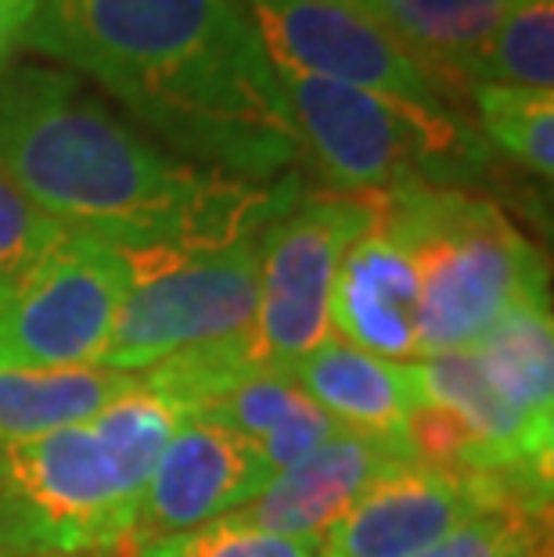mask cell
I'll return each mask as SVG.
<instances>
[{
	"label": "cell",
	"mask_w": 554,
	"mask_h": 557,
	"mask_svg": "<svg viewBox=\"0 0 554 557\" xmlns=\"http://www.w3.org/2000/svg\"><path fill=\"white\" fill-rule=\"evenodd\" d=\"M19 44L94 79L137 129L213 173L278 184L303 156L242 0H37Z\"/></svg>",
	"instance_id": "obj_1"
},
{
	"label": "cell",
	"mask_w": 554,
	"mask_h": 557,
	"mask_svg": "<svg viewBox=\"0 0 554 557\" xmlns=\"http://www.w3.org/2000/svg\"><path fill=\"white\" fill-rule=\"evenodd\" d=\"M0 170L79 238L120 252L234 242L299 198L296 184H245L173 156L54 65L0 73Z\"/></svg>",
	"instance_id": "obj_2"
},
{
	"label": "cell",
	"mask_w": 554,
	"mask_h": 557,
	"mask_svg": "<svg viewBox=\"0 0 554 557\" xmlns=\"http://www.w3.org/2000/svg\"><path fill=\"white\" fill-rule=\"evenodd\" d=\"M371 201L418 270L421 360L476 349L518 299L547 292L544 259L490 198L418 184Z\"/></svg>",
	"instance_id": "obj_3"
},
{
	"label": "cell",
	"mask_w": 554,
	"mask_h": 557,
	"mask_svg": "<svg viewBox=\"0 0 554 557\" xmlns=\"http://www.w3.org/2000/svg\"><path fill=\"white\" fill-rule=\"evenodd\" d=\"M303 151L335 195H393L404 187H461L487 170V140L451 109L278 69Z\"/></svg>",
	"instance_id": "obj_4"
},
{
	"label": "cell",
	"mask_w": 554,
	"mask_h": 557,
	"mask_svg": "<svg viewBox=\"0 0 554 557\" xmlns=\"http://www.w3.org/2000/svg\"><path fill=\"white\" fill-rule=\"evenodd\" d=\"M263 231L234 242L123 252L130 292L98 367L140 374L209 342L245 335L259 299Z\"/></svg>",
	"instance_id": "obj_5"
},
{
	"label": "cell",
	"mask_w": 554,
	"mask_h": 557,
	"mask_svg": "<svg viewBox=\"0 0 554 557\" xmlns=\"http://www.w3.org/2000/svg\"><path fill=\"white\" fill-rule=\"evenodd\" d=\"M134 515L90 424L0 449V557L126 550Z\"/></svg>",
	"instance_id": "obj_6"
},
{
	"label": "cell",
	"mask_w": 554,
	"mask_h": 557,
	"mask_svg": "<svg viewBox=\"0 0 554 557\" xmlns=\"http://www.w3.org/2000/svg\"><path fill=\"white\" fill-rule=\"evenodd\" d=\"M371 220V198L306 195L263 231L253 349L267 371H292L332 338V288L346 248Z\"/></svg>",
	"instance_id": "obj_7"
},
{
	"label": "cell",
	"mask_w": 554,
	"mask_h": 557,
	"mask_svg": "<svg viewBox=\"0 0 554 557\" xmlns=\"http://www.w3.org/2000/svg\"><path fill=\"white\" fill-rule=\"evenodd\" d=\"M130 292L120 248L65 234L0 310L4 371L98 367Z\"/></svg>",
	"instance_id": "obj_8"
},
{
	"label": "cell",
	"mask_w": 554,
	"mask_h": 557,
	"mask_svg": "<svg viewBox=\"0 0 554 557\" xmlns=\"http://www.w3.org/2000/svg\"><path fill=\"white\" fill-rule=\"evenodd\" d=\"M245 11L274 69L346 83L418 109H446L443 90L357 11L321 0H245Z\"/></svg>",
	"instance_id": "obj_9"
},
{
	"label": "cell",
	"mask_w": 554,
	"mask_h": 557,
	"mask_svg": "<svg viewBox=\"0 0 554 557\" xmlns=\"http://www.w3.org/2000/svg\"><path fill=\"white\" fill-rule=\"evenodd\" d=\"M508 475L440 471L399 460L328 532L321 557H418L471 518Z\"/></svg>",
	"instance_id": "obj_10"
},
{
	"label": "cell",
	"mask_w": 554,
	"mask_h": 557,
	"mask_svg": "<svg viewBox=\"0 0 554 557\" xmlns=\"http://www.w3.org/2000/svg\"><path fill=\"white\" fill-rule=\"evenodd\" d=\"M270 479L249 438L209 421H184L140 493L126 550L242 511Z\"/></svg>",
	"instance_id": "obj_11"
},
{
	"label": "cell",
	"mask_w": 554,
	"mask_h": 557,
	"mask_svg": "<svg viewBox=\"0 0 554 557\" xmlns=\"http://www.w3.org/2000/svg\"><path fill=\"white\" fill-rule=\"evenodd\" d=\"M421 288L404 242L379 216L346 248L332 288V338L379 360L418 363Z\"/></svg>",
	"instance_id": "obj_12"
},
{
	"label": "cell",
	"mask_w": 554,
	"mask_h": 557,
	"mask_svg": "<svg viewBox=\"0 0 554 557\" xmlns=\"http://www.w3.org/2000/svg\"><path fill=\"white\" fill-rule=\"evenodd\" d=\"M399 460H410L404 446L360 432H338L296 468L270 479L267 490L234 515L278 536L328 540L364 490Z\"/></svg>",
	"instance_id": "obj_13"
},
{
	"label": "cell",
	"mask_w": 554,
	"mask_h": 557,
	"mask_svg": "<svg viewBox=\"0 0 554 557\" xmlns=\"http://www.w3.org/2000/svg\"><path fill=\"white\" fill-rule=\"evenodd\" d=\"M410 371H415L421 399L451 410L468 429V435L476 438L487 471L551 482L554 435L518 418L501 399L497 388L490 385L476 352H443V357L410 363Z\"/></svg>",
	"instance_id": "obj_14"
},
{
	"label": "cell",
	"mask_w": 554,
	"mask_h": 557,
	"mask_svg": "<svg viewBox=\"0 0 554 557\" xmlns=\"http://www.w3.org/2000/svg\"><path fill=\"white\" fill-rule=\"evenodd\" d=\"M288 374L346 432L385 438L407 449V418L421 403L410 363L379 360L338 338H328Z\"/></svg>",
	"instance_id": "obj_15"
},
{
	"label": "cell",
	"mask_w": 554,
	"mask_h": 557,
	"mask_svg": "<svg viewBox=\"0 0 554 557\" xmlns=\"http://www.w3.org/2000/svg\"><path fill=\"white\" fill-rule=\"evenodd\" d=\"M512 0H374L379 26L435 87L476 83L479 62Z\"/></svg>",
	"instance_id": "obj_16"
},
{
	"label": "cell",
	"mask_w": 554,
	"mask_h": 557,
	"mask_svg": "<svg viewBox=\"0 0 554 557\" xmlns=\"http://www.w3.org/2000/svg\"><path fill=\"white\" fill-rule=\"evenodd\" d=\"M471 352L518 418L554 435V324L547 292L518 299Z\"/></svg>",
	"instance_id": "obj_17"
},
{
	"label": "cell",
	"mask_w": 554,
	"mask_h": 557,
	"mask_svg": "<svg viewBox=\"0 0 554 557\" xmlns=\"http://www.w3.org/2000/svg\"><path fill=\"white\" fill-rule=\"evenodd\" d=\"M134 385L137 374L109 371V367H65V371L0 367V449L90 424Z\"/></svg>",
	"instance_id": "obj_18"
},
{
	"label": "cell",
	"mask_w": 554,
	"mask_h": 557,
	"mask_svg": "<svg viewBox=\"0 0 554 557\" xmlns=\"http://www.w3.org/2000/svg\"><path fill=\"white\" fill-rule=\"evenodd\" d=\"M187 413L173 407L167 396H159L156 388H148L137 377V385L112 399L98 418L90 421V432L98 435V443L109 457V465L120 479L123 493L140 504V493L156 471L162 449L173 443V435L181 432Z\"/></svg>",
	"instance_id": "obj_19"
},
{
	"label": "cell",
	"mask_w": 554,
	"mask_h": 557,
	"mask_svg": "<svg viewBox=\"0 0 554 557\" xmlns=\"http://www.w3.org/2000/svg\"><path fill=\"white\" fill-rule=\"evenodd\" d=\"M547 493L551 482L508 475L476 515L418 557H540Z\"/></svg>",
	"instance_id": "obj_20"
},
{
	"label": "cell",
	"mask_w": 554,
	"mask_h": 557,
	"mask_svg": "<svg viewBox=\"0 0 554 557\" xmlns=\"http://www.w3.org/2000/svg\"><path fill=\"white\" fill-rule=\"evenodd\" d=\"M479 123L487 137L512 162L533 176L551 181L554 173V98L551 90L504 87V83H471Z\"/></svg>",
	"instance_id": "obj_21"
},
{
	"label": "cell",
	"mask_w": 554,
	"mask_h": 557,
	"mask_svg": "<svg viewBox=\"0 0 554 557\" xmlns=\"http://www.w3.org/2000/svg\"><path fill=\"white\" fill-rule=\"evenodd\" d=\"M476 83L526 90L554 87V0H512L482 54Z\"/></svg>",
	"instance_id": "obj_22"
},
{
	"label": "cell",
	"mask_w": 554,
	"mask_h": 557,
	"mask_svg": "<svg viewBox=\"0 0 554 557\" xmlns=\"http://www.w3.org/2000/svg\"><path fill=\"white\" fill-rule=\"evenodd\" d=\"M324 540L278 536L242 521L238 515H223L198 529L176 532V536L151 540L145 547L130 550L134 557H321Z\"/></svg>",
	"instance_id": "obj_23"
},
{
	"label": "cell",
	"mask_w": 554,
	"mask_h": 557,
	"mask_svg": "<svg viewBox=\"0 0 554 557\" xmlns=\"http://www.w3.org/2000/svg\"><path fill=\"white\" fill-rule=\"evenodd\" d=\"M310 407H317V403L303 393L288 371H256L242 377L238 385H231L223 396H217L195 421L220 424V429L256 443V438H263L278 424H285L288 418H296V413Z\"/></svg>",
	"instance_id": "obj_24"
},
{
	"label": "cell",
	"mask_w": 554,
	"mask_h": 557,
	"mask_svg": "<svg viewBox=\"0 0 554 557\" xmlns=\"http://www.w3.org/2000/svg\"><path fill=\"white\" fill-rule=\"evenodd\" d=\"M65 227H58L51 216L33 206V201L8 181L0 170V310L15 295L22 277L29 274L40 259L51 252L58 238H65Z\"/></svg>",
	"instance_id": "obj_25"
},
{
	"label": "cell",
	"mask_w": 554,
	"mask_h": 557,
	"mask_svg": "<svg viewBox=\"0 0 554 557\" xmlns=\"http://www.w3.org/2000/svg\"><path fill=\"white\" fill-rule=\"evenodd\" d=\"M338 432H346L342 424L324 413L321 407H310L288 418L285 424H278L274 432H267L263 438H256V449L263 457V465L270 468V475H281V471L296 468L299 460H306L313 449H321L328 438H335Z\"/></svg>",
	"instance_id": "obj_26"
},
{
	"label": "cell",
	"mask_w": 554,
	"mask_h": 557,
	"mask_svg": "<svg viewBox=\"0 0 554 557\" xmlns=\"http://www.w3.org/2000/svg\"><path fill=\"white\" fill-rule=\"evenodd\" d=\"M29 15H22V11L0 4V73L8 69L11 54H15V47L22 40V26H26Z\"/></svg>",
	"instance_id": "obj_27"
},
{
	"label": "cell",
	"mask_w": 554,
	"mask_h": 557,
	"mask_svg": "<svg viewBox=\"0 0 554 557\" xmlns=\"http://www.w3.org/2000/svg\"><path fill=\"white\" fill-rule=\"evenodd\" d=\"M321 4H338V8H349V11H357V15H364V18H371V8H374V0H321Z\"/></svg>",
	"instance_id": "obj_28"
},
{
	"label": "cell",
	"mask_w": 554,
	"mask_h": 557,
	"mask_svg": "<svg viewBox=\"0 0 554 557\" xmlns=\"http://www.w3.org/2000/svg\"><path fill=\"white\" fill-rule=\"evenodd\" d=\"M0 4H8V8L22 11V15H29V11L37 8V0H0Z\"/></svg>",
	"instance_id": "obj_29"
}]
</instances>
